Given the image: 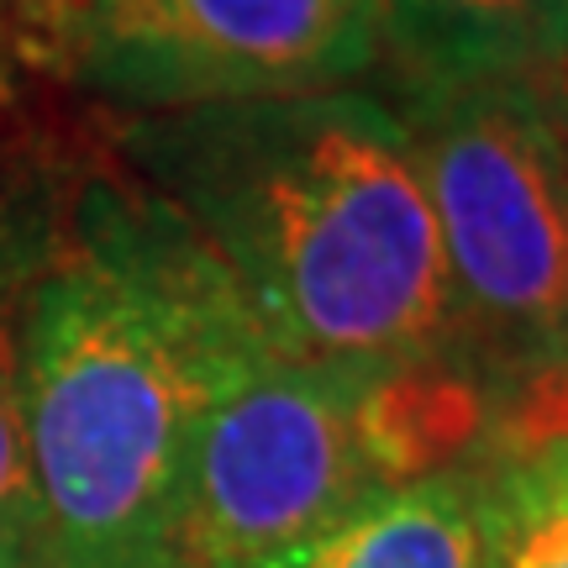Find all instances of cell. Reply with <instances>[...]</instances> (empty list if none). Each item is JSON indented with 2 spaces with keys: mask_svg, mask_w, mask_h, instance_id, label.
I'll return each mask as SVG.
<instances>
[{
  "mask_svg": "<svg viewBox=\"0 0 568 568\" xmlns=\"http://www.w3.org/2000/svg\"><path fill=\"white\" fill-rule=\"evenodd\" d=\"M101 138L201 232L274 353L347 374L458 364L437 222L379 90L101 116Z\"/></svg>",
  "mask_w": 568,
  "mask_h": 568,
  "instance_id": "cell-1",
  "label": "cell"
},
{
  "mask_svg": "<svg viewBox=\"0 0 568 568\" xmlns=\"http://www.w3.org/2000/svg\"><path fill=\"white\" fill-rule=\"evenodd\" d=\"M264 347L201 232L101 148L27 326L42 568H169L195 416Z\"/></svg>",
  "mask_w": 568,
  "mask_h": 568,
  "instance_id": "cell-2",
  "label": "cell"
},
{
  "mask_svg": "<svg viewBox=\"0 0 568 568\" xmlns=\"http://www.w3.org/2000/svg\"><path fill=\"white\" fill-rule=\"evenodd\" d=\"M443 243L458 364L489 389L568 347V195L527 80L389 90Z\"/></svg>",
  "mask_w": 568,
  "mask_h": 568,
  "instance_id": "cell-3",
  "label": "cell"
},
{
  "mask_svg": "<svg viewBox=\"0 0 568 568\" xmlns=\"http://www.w3.org/2000/svg\"><path fill=\"white\" fill-rule=\"evenodd\" d=\"M389 489L406 474L379 422V374L264 347L195 416L169 568H247Z\"/></svg>",
  "mask_w": 568,
  "mask_h": 568,
  "instance_id": "cell-4",
  "label": "cell"
},
{
  "mask_svg": "<svg viewBox=\"0 0 568 568\" xmlns=\"http://www.w3.org/2000/svg\"><path fill=\"white\" fill-rule=\"evenodd\" d=\"M374 69V0H84L69 42V90L105 116L343 90Z\"/></svg>",
  "mask_w": 568,
  "mask_h": 568,
  "instance_id": "cell-5",
  "label": "cell"
},
{
  "mask_svg": "<svg viewBox=\"0 0 568 568\" xmlns=\"http://www.w3.org/2000/svg\"><path fill=\"white\" fill-rule=\"evenodd\" d=\"M101 122L69 126L38 105H0V568H42L38 489L27 464V326L59 258Z\"/></svg>",
  "mask_w": 568,
  "mask_h": 568,
  "instance_id": "cell-6",
  "label": "cell"
},
{
  "mask_svg": "<svg viewBox=\"0 0 568 568\" xmlns=\"http://www.w3.org/2000/svg\"><path fill=\"white\" fill-rule=\"evenodd\" d=\"M379 95L568 63V0H374Z\"/></svg>",
  "mask_w": 568,
  "mask_h": 568,
  "instance_id": "cell-7",
  "label": "cell"
},
{
  "mask_svg": "<svg viewBox=\"0 0 568 568\" xmlns=\"http://www.w3.org/2000/svg\"><path fill=\"white\" fill-rule=\"evenodd\" d=\"M247 568H485L468 468H447L305 531Z\"/></svg>",
  "mask_w": 568,
  "mask_h": 568,
  "instance_id": "cell-8",
  "label": "cell"
},
{
  "mask_svg": "<svg viewBox=\"0 0 568 568\" xmlns=\"http://www.w3.org/2000/svg\"><path fill=\"white\" fill-rule=\"evenodd\" d=\"M485 568H568V464L468 458Z\"/></svg>",
  "mask_w": 568,
  "mask_h": 568,
  "instance_id": "cell-9",
  "label": "cell"
},
{
  "mask_svg": "<svg viewBox=\"0 0 568 568\" xmlns=\"http://www.w3.org/2000/svg\"><path fill=\"white\" fill-rule=\"evenodd\" d=\"M474 458H558L568 464V347L489 389L485 443Z\"/></svg>",
  "mask_w": 568,
  "mask_h": 568,
  "instance_id": "cell-10",
  "label": "cell"
},
{
  "mask_svg": "<svg viewBox=\"0 0 568 568\" xmlns=\"http://www.w3.org/2000/svg\"><path fill=\"white\" fill-rule=\"evenodd\" d=\"M74 0H0V105H21L38 84H69Z\"/></svg>",
  "mask_w": 568,
  "mask_h": 568,
  "instance_id": "cell-11",
  "label": "cell"
},
{
  "mask_svg": "<svg viewBox=\"0 0 568 568\" xmlns=\"http://www.w3.org/2000/svg\"><path fill=\"white\" fill-rule=\"evenodd\" d=\"M531 90H537V105H542V116H548L552 148H558V169H564V195H568V63L537 69V74H531Z\"/></svg>",
  "mask_w": 568,
  "mask_h": 568,
  "instance_id": "cell-12",
  "label": "cell"
},
{
  "mask_svg": "<svg viewBox=\"0 0 568 568\" xmlns=\"http://www.w3.org/2000/svg\"><path fill=\"white\" fill-rule=\"evenodd\" d=\"M80 6H84V0H74V11H80Z\"/></svg>",
  "mask_w": 568,
  "mask_h": 568,
  "instance_id": "cell-13",
  "label": "cell"
}]
</instances>
